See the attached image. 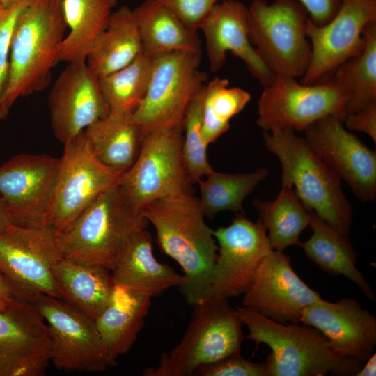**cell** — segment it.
<instances>
[{"mask_svg":"<svg viewBox=\"0 0 376 376\" xmlns=\"http://www.w3.org/2000/svg\"><path fill=\"white\" fill-rule=\"evenodd\" d=\"M114 284L150 298L172 287H180L183 276L159 262L152 251L151 234L142 229L132 233L124 244L111 271Z\"/></svg>","mask_w":376,"mask_h":376,"instance_id":"23","label":"cell"},{"mask_svg":"<svg viewBox=\"0 0 376 376\" xmlns=\"http://www.w3.org/2000/svg\"><path fill=\"white\" fill-rule=\"evenodd\" d=\"M201 54L170 52L154 57L145 96L133 111L142 134L182 124L193 97L205 84Z\"/></svg>","mask_w":376,"mask_h":376,"instance_id":"10","label":"cell"},{"mask_svg":"<svg viewBox=\"0 0 376 376\" xmlns=\"http://www.w3.org/2000/svg\"><path fill=\"white\" fill-rule=\"evenodd\" d=\"M210 69L219 71L227 52L242 60L249 72L263 86L272 83L275 75L265 64L249 35V8L237 0L217 3L202 23Z\"/></svg>","mask_w":376,"mask_h":376,"instance_id":"21","label":"cell"},{"mask_svg":"<svg viewBox=\"0 0 376 376\" xmlns=\"http://www.w3.org/2000/svg\"><path fill=\"white\" fill-rule=\"evenodd\" d=\"M12 224L10 218L8 217V212L6 211L5 204L0 196V231H2Z\"/></svg>","mask_w":376,"mask_h":376,"instance_id":"44","label":"cell"},{"mask_svg":"<svg viewBox=\"0 0 376 376\" xmlns=\"http://www.w3.org/2000/svg\"><path fill=\"white\" fill-rule=\"evenodd\" d=\"M141 212L154 226L162 251L180 265L183 282L179 288L187 302L194 306L211 297L218 247L198 198L193 192L164 198L147 204Z\"/></svg>","mask_w":376,"mask_h":376,"instance_id":"1","label":"cell"},{"mask_svg":"<svg viewBox=\"0 0 376 376\" xmlns=\"http://www.w3.org/2000/svg\"><path fill=\"white\" fill-rule=\"evenodd\" d=\"M68 26L63 0H31L19 15L10 53V74L0 120L19 98L45 89L50 84Z\"/></svg>","mask_w":376,"mask_h":376,"instance_id":"2","label":"cell"},{"mask_svg":"<svg viewBox=\"0 0 376 376\" xmlns=\"http://www.w3.org/2000/svg\"><path fill=\"white\" fill-rule=\"evenodd\" d=\"M32 304L46 322L49 360L56 368L97 373L116 365L104 348L94 320L55 297L41 295Z\"/></svg>","mask_w":376,"mask_h":376,"instance_id":"13","label":"cell"},{"mask_svg":"<svg viewBox=\"0 0 376 376\" xmlns=\"http://www.w3.org/2000/svg\"><path fill=\"white\" fill-rule=\"evenodd\" d=\"M249 8L251 43L274 75L301 78L311 46L308 14L298 0H253Z\"/></svg>","mask_w":376,"mask_h":376,"instance_id":"8","label":"cell"},{"mask_svg":"<svg viewBox=\"0 0 376 376\" xmlns=\"http://www.w3.org/2000/svg\"><path fill=\"white\" fill-rule=\"evenodd\" d=\"M218 243L211 275L212 295L238 297L246 291L263 259L273 249L258 219L238 213L228 226L213 230Z\"/></svg>","mask_w":376,"mask_h":376,"instance_id":"16","label":"cell"},{"mask_svg":"<svg viewBox=\"0 0 376 376\" xmlns=\"http://www.w3.org/2000/svg\"><path fill=\"white\" fill-rule=\"evenodd\" d=\"M188 28L197 31L219 0H157Z\"/></svg>","mask_w":376,"mask_h":376,"instance_id":"39","label":"cell"},{"mask_svg":"<svg viewBox=\"0 0 376 376\" xmlns=\"http://www.w3.org/2000/svg\"><path fill=\"white\" fill-rule=\"evenodd\" d=\"M194 375L200 376H266V371L264 361L254 363L244 359L241 353H237L198 367Z\"/></svg>","mask_w":376,"mask_h":376,"instance_id":"38","label":"cell"},{"mask_svg":"<svg viewBox=\"0 0 376 376\" xmlns=\"http://www.w3.org/2000/svg\"><path fill=\"white\" fill-rule=\"evenodd\" d=\"M148 221L115 185L97 197L56 235L63 257L102 266L111 272L130 235Z\"/></svg>","mask_w":376,"mask_h":376,"instance_id":"5","label":"cell"},{"mask_svg":"<svg viewBox=\"0 0 376 376\" xmlns=\"http://www.w3.org/2000/svg\"><path fill=\"white\" fill-rule=\"evenodd\" d=\"M268 174L265 168L234 174L213 170L197 182L201 194L198 202L204 216L212 217L226 210L244 213V200Z\"/></svg>","mask_w":376,"mask_h":376,"instance_id":"33","label":"cell"},{"mask_svg":"<svg viewBox=\"0 0 376 376\" xmlns=\"http://www.w3.org/2000/svg\"><path fill=\"white\" fill-rule=\"evenodd\" d=\"M343 123L348 130L363 132L376 143V100L358 111L347 114Z\"/></svg>","mask_w":376,"mask_h":376,"instance_id":"40","label":"cell"},{"mask_svg":"<svg viewBox=\"0 0 376 376\" xmlns=\"http://www.w3.org/2000/svg\"><path fill=\"white\" fill-rule=\"evenodd\" d=\"M308 12L309 19L316 25L327 23L338 11L341 0H298Z\"/></svg>","mask_w":376,"mask_h":376,"instance_id":"41","label":"cell"},{"mask_svg":"<svg viewBox=\"0 0 376 376\" xmlns=\"http://www.w3.org/2000/svg\"><path fill=\"white\" fill-rule=\"evenodd\" d=\"M50 363L46 322L30 302L0 310V376H42Z\"/></svg>","mask_w":376,"mask_h":376,"instance_id":"19","label":"cell"},{"mask_svg":"<svg viewBox=\"0 0 376 376\" xmlns=\"http://www.w3.org/2000/svg\"><path fill=\"white\" fill-rule=\"evenodd\" d=\"M346 104V95L332 77L304 84L293 77L275 75L263 87L257 124L267 132L286 128L304 131L327 116H336L343 121Z\"/></svg>","mask_w":376,"mask_h":376,"instance_id":"11","label":"cell"},{"mask_svg":"<svg viewBox=\"0 0 376 376\" xmlns=\"http://www.w3.org/2000/svg\"><path fill=\"white\" fill-rule=\"evenodd\" d=\"M263 142L281 165V184L291 185L308 210L338 231L348 235L352 207L341 180L292 129L263 131Z\"/></svg>","mask_w":376,"mask_h":376,"instance_id":"4","label":"cell"},{"mask_svg":"<svg viewBox=\"0 0 376 376\" xmlns=\"http://www.w3.org/2000/svg\"><path fill=\"white\" fill-rule=\"evenodd\" d=\"M251 99L246 91L230 87L226 78L214 77L205 84L202 137L207 146L228 130L230 120L244 109Z\"/></svg>","mask_w":376,"mask_h":376,"instance_id":"35","label":"cell"},{"mask_svg":"<svg viewBox=\"0 0 376 376\" xmlns=\"http://www.w3.org/2000/svg\"><path fill=\"white\" fill-rule=\"evenodd\" d=\"M253 205L258 212V219L267 230L273 249L283 251L290 246H299V237L309 226V210L298 198L291 185L281 184L274 201L256 199Z\"/></svg>","mask_w":376,"mask_h":376,"instance_id":"31","label":"cell"},{"mask_svg":"<svg viewBox=\"0 0 376 376\" xmlns=\"http://www.w3.org/2000/svg\"><path fill=\"white\" fill-rule=\"evenodd\" d=\"M343 123L336 116L320 119L304 131V139L359 200L373 201L376 198L375 151Z\"/></svg>","mask_w":376,"mask_h":376,"instance_id":"18","label":"cell"},{"mask_svg":"<svg viewBox=\"0 0 376 376\" xmlns=\"http://www.w3.org/2000/svg\"><path fill=\"white\" fill-rule=\"evenodd\" d=\"M84 134L97 159L121 173L136 160L143 139L132 111L110 110L89 125Z\"/></svg>","mask_w":376,"mask_h":376,"instance_id":"27","label":"cell"},{"mask_svg":"<svg viewBox=\"0 0 376 376\" xmlns=\"http://www.w3.org/2000/svg\"><path fill=\"white\" fill-rule=\"evenodd\" d=\"M376 354L373 353L355 373V376H375Z\"/></svg>","mask_w":376,"mask_h":376,"instance_id":"43","label":"cell"},{"mask_svg":"<svg viewBox=\"0 0 376 376\" xmlns=\"http://www.w3.org/2000/svg\"><path fill=\"white\" fill-rule=\"evenodd\" d=\"M110 270L62 257L52 274L61 299L95 320L108 304L114 283Z\"/></svg>","mask_w":376,"mask_h":376,"instance_id":"25","label":"cell"},{"mask_svg":"<svg viewBox=\"0 0 376 376\" xmlns=\"http://www.w3.org/2000/svg\"><path fill=\"white\" fill-rule=\"evenodd\" d=\"M376 21V0H341L334 16L324 25L308 19L311 60L301 83L312 84L357 55L364 45L363 30Z\"/></svg>","mask_w":376,"mask_h":376,"instance_id":"15","label":"cell"},{"mask_svg":"<svg viewBox=\"0 0 376 376\" xmlns=\"http://www.w3.org/2000/svg\"><path fill=\"white\" fill-rule=\"evenodd\" d=\"M17 298L9 283L0 273V310L6 308Z\"/></svg>","mask_w":376,"mask_h":376,"instance_id":"42","label":"cell"},{"mask_svg":"<svg viewBox=\"0 0 376 376\" xmlns=\"http://www.w3.org/2000/svg\"><path fill=\"white\" fill-rule=\"evenodd\" d=\"M142 51L141 35L133 10L123 6L111 14L106 28L89 51L86 63L99 77L126 66Z\"/></svg>","mask_w":376,"mask_h":376,"instance_id":"28","label":"cell"},{"mask_svg":"<svg viewBox=\"0 0 376 376\" xmlns=\"http://www.w3.org/2000/svg\"><path fill=\"white\" fill-rule=\"evenodd\" d=\"M17 0H0V5L8 7L13 5Z\"/></svg>","mask_w":376,"mask_h":376,"instance_id":"45","label":"cell"},{"mask_svg":"<svg viewBox=\"0 0 376 376\" xmlns=\"http://www.w3.org/2000/svg\"><path fill=\"white\" fill-rule=\"evenodd\" d=\"M235 309L248 329L246 338L271 349L264 361L266 376L354 375L363 365L338 354L312 327L279 323L244 306Z\"/></svg>","mask_w":376,"mask_h":376,"instance_id":"3","label":"cell"},{"mask_svg":"<svg viewBox=\"0 0 376 376\" xmlns=\"http://www.w3.org/2000/svg\"><path fill=\"white\" fill-rule=\"evenodd\" d=\"M116 0H63L68 33L57 56L60 62L86 63L95 40L106 28Z\"/></svg>","mask_w":376,"mask_h":376,"instance_id":"30","label":"cell"},{"mask_svg":"<svg viewBox=\"0 0 376 376\" xmlns=\"http://www.w3.org/2000/svg\"><path fill=\"white\" fill-rule=\"evenodd\" d=\"M151 305V298L114 284L105 308L94 320L104 348L111 360L127 353L135 343Z\"/></svg>","mask_w":376,"mask_h":376,"instance_id":"24","label":"cell"},{"mask_svg":"<svg viewBox=\"0 0 376 376\" xmlns=\"http://www.w3.org/2000/svg\"><path fill=\"white\" fill-rule=\"evenodd\" d=\"M48 105L54 134L63 144L110 111L86 63H68L50 89Z\"/></svg>","mask_w":376,"mask_h":376,"instance_id":"20","label":"cell"},{"mask_svg":"<svg viewBox=\"0 0 376 376\" xmlns=\"http://www.w3.org/2000/svg\"><path fill=\"white\" fill-rule=\"evenodd\" d=\"M63 146L47 212V224L56 235L66 229L101 194L116 185L123 173L97 159L84 131Z\"/></svg>","mask_w":376,"mask_h":376,"instance_id":"9","label":"cell"},{"mask_svg":"<svg viewBox=\"0 0 376 376\" xmlns=\"http://www.w3.org/2000/svg\"><path fill=\"white\" fill-rule=\"evenodd\" d=\"M143 52L155 57L170 52L201 54L197 31L188 28L157 0H146L133 10Z\"/></svg>","mask_w":376,"mask_h":376,"instance_id":"29","label":"cell"},{"mask_svg":"<svg viewBox=\"0 0 376 376\" xmlns=\"http://www.w3.org/2000/svg\"><path fill=\"white\" fill-rule=\"evenodd\" d=\"M31 0H17L13 5H0V109L8 87L12 36L17 19Z\"/></svg>","mask_w":376,"mask_h":376,"instance_id":"37","label":"cell"},{"mask_svg":"<svg viewBox=\"0 0 376 376\" xmlns=\"http://www.w3.org/2000/svg\"><path fill=\"white\" fill-rule=\"evenodd\" d=\"M237 311L228 299L212 295L195 304L192 317L180 341L162 354L148 376H189L203 365L240 353L244 336Z\"/></svg>","mask_w":376,"mask_h":376,"instance_id":"6","label":"cell"},{"mask_svg":"<svg viewBox=\"0 0 376 376\" xmlns=\"http://www.w3.org/2000/svg\"><path fill=\"white\" fill-rule=\"evenodd\" d=\"M363 38L360 53L333 72L334 80L347 96L345 116L376 100V21L366 25Z\"/></svg>","mask_w":376,"mask_h":376,"instance_id":"32","label":"cell"},{"mask_svg":"<svg viewBox=\"0 0 376 376\" xmlns=\"http://www.w3.org/2000/svg\"><path fill=\"white\" fill-rule=\"evenodd\" d=\"M59 163L48 154L21 153L0 166V196L12 224L49 226L47 212Z\"/></svg>","mask_w":376,"mask_h":376,"instance_id":"14","label":"cell"},{"mask_svg":"<svg viewBox=\"0 0 376 376\" xmlns=\"http://www.w3.org/2000/svg\"><path fill=\"white\" fill-rule=\"evenodd\" d=\"M182 139L183 124L143 135L136 160L117 183L132 206L141 211L154 201L192 192L193 182L182 157Z\"/></svg>","mask_w":376,"mask_h":376,"instance_id":"7","label":"cell"},{"mask_svg":"<svg viewBox=\"0 0 376 376\" xmlns=\"http://www.w3.org/2000/svg\"><path fill=\"white\" fill-rule=\"evenodd\" d=\"M312 235L299 246L320 269L332 275H343L354 283L370 301L376 297L363 274L357 267V253L348 237L309 210Z\"/></svg>","mask_w":376,"mask_h":376,"instance_id":"26","label":"cell"},{"mask_svg":"<svg viewBox=\"0 0 376 376\" xmlns=\"http://www.w3.org/2000/svg\"><path fill=\"white\" fill-rule=\"evenodd\" d=\"M205 84L196 93L183 118L182 152L188 174L193 182L212 172L207 155V146L202 137L203 102Z\"/></svg>","mask_w":376,"mask_h":376,"instance_id":"36","label":"cell"},{"mask_svg":"<svg viewBox=\"0 0 376 376\" xmlns=\"http://www.w3.org/2000/svg\"><path fill=\"white\" fill-rule=\"evenodd\" d=\"M300 323L322 333L341 356L363 363L376 345V318L352 298H320L307 306Z\"/></svg>","mask_w":376,"mask_h":376,"instance_id":"22","label":"cell"},{"mask_svg":"<svg viewBox=\"0 0 376 376\" xmlns=\"http://www.w3.org/2000/svg\"><path fill=\"white\" fill-rule=\"evenodd\" d=\"M154 57L143 51L128 65L99 77V86L110 110L134 111L146 93Z\"/></svg>","mask_w":376,"mask_h":376,"instance_id":"34","label":"cell"},{"mask_svg":"<svg viewBox=\"0 0 376 376\" xmlns=\"http://www.w3.org/2000/svg\"><path fill=\"white\" fill-rule=\"evenodd\" d=\"M320 298L293 270L289 256L272 249L259 265L242 304L277 322L300 323L304 309Z\"/></svg>","mask_w":376,"mask_h":376,"instance_id":"17","label":"cell"},{"mask_svg":"<svg viewBox=\"0 0 376 376\" xmlns=\"http://www.w3.org/2000/svg\"><path fill=\"white\" fill-rule=\"evenodd\" d=\"M62 257L49 226L11 225L0 231V273L22 300L32 304L41 295L60 299L52 269Z\"/></svg>","mask_w":376,"mask_h":376,"instance_id":"12","label":"cell"}]
</instances>
